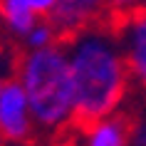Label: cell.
<instances>
[{"mask_svg":"<svg viewBox=\"0 0 146 146\" xmlns=\"http://www.w3.org/2000/svg\"><path fill=\"white\" fill-rule=\"evenodd\" d=\"M82 146H131V114L114 111L77 129Z\"/></svg>","mask_w":146,"mask_h":146,"instance_id":"5","label":"cell"},{"mask_svg":"<svg viewBox=\"0 0 146 146\" xmlns=\"http://www.w3.org/2000/svg\"><path fill=\"white\" fill-rule=\"evenodd\" d=\"M37 131L30 99L20 79L5 77L0 84V144L3 146H35Z\"/></svg>","mask_w":146,"mask_h":146,"instance_id":"3","label":"cell"},{"mask_svg":"<svg viewBox=\"0 0 146 146\" xmlns=\"http://www.w3.org/2000/svg\"><path fill=\"white\" fill-rule=\"evenodd\" d=\"M102 17H107L104 0H57V8L52 13V25L57 27L62 40L69 35L79 32L82 27L97 23Z\"/></svg>","mask_w":146,"mask_h":146,"instance_id":"6","label":"cell"},{"mask_svg":"<svg viewBox=\"0 0 146 146\" xmlns=\"http://www.w3.org/2000/svg\"><path fill=\"white\" fill-rule=\"evenodd\" d=\"M0 45H3V32H0Z\"/></svg>","mask_w":146,"mask_h":146,"instance_id":"12","label":"cell"},{"mask_svg":"<svg viewBox=\"0 0 146 146\" xmlns=\"http://www.w3.org/2000/svg\"><path fill=\"white\" fill-rule=\"evenodd\" d=\"M40 17L32 13L23 0H0V32L3 37L23 42V37L32 30Z\"/></svg>","mask_w":146,"mask_h":146,"instance_id":"7","label":"cell"},{"mask_svg":"<svg viewBox=\"0 0 146 146\" xmlns=\"http://www.w3.org/2000/svg\"><path fill=\"white\" fill-rule=\"evenodd\" d=\"M0 146H3V144H0Z\"/></svg>","mask_w":146,"mask_h":146,"instance_id":"15","label":"cell"},{"mask_svg":"<svg viewBox=\"0 0 146 146\" xmlns=\"http://www.w3.org/2000/svg\"><path fill=\"white\" fill-rule=\"evenodd\" d=\"M3 79H5V77H0V84H3Z\"/></svg>","mask_w":146,"mask_h":146,"instance_id":"13","label":"cell"},{"mask_svg":"<svg viewBox=\"0 0 146 146\" xmlns=\"http://www.w3.org/2000/svg\"><path fill=\"white\" fill-rule=\"evenodd\" d=\"M104 8H107V20H111V17L124 15L131 8H136V0H104Z\"/></svg>","mask_w":146,"mask_h":146,"instance_id":"9","label":"cell"},{"mask_svg":"<svg viewBox=\"0 0 146 146\" xmlns=\"http://www.w3.org/2000/svg\"><path fill=\"white\" fill-rule=\"evenodd\" d=\"M131 146H146V119L131 116Z\"/></svg>","mask_w":146,"mask_h":146,"instance_id":"11","label":"cell"},{"mask_svg":"<svg viewBox=\"0 0 146 146\" xmlns=\"http://www.w3.org/2000/svg\"><path fill=\"white\" fill-rule=\"evenodd\" d=\"M144 3H146V0H144Z\"/></svg>","mask_w":146,"mask_h":146,"instance_id":"14","label":"cell"},{"mask_svg":"<svg viewBox=\"0 0 146 146\" xmlns=\"http://www.w3.org/2000/svg\"><path fill=\"white\" fill-rule=\"evenodd\" d=\"M30 99L35 119V146H69L74 141V82L64 40L40 50H20L15 72Z\"/></svg>","mask_w":146,"mask_h":146,"instance_id":"2","label":"cell"},{"mask_svg":"<svg viewBox=\"0 0 146 146\" xmlns=\"http://www.w3.org/2000/svg\"><path fill=\"white\" fill-rule=\"evenodd\" d=\"M60 40L62 37H60V32H57V27L52 25V20L50 17H40L37 23L32 25V30L23 37L20 47L23 50H40V47H50L54 42H60Z\"/></svg>","mask_w":146,"mask_h":146,"instance_id":"8","label":"cell"},{"mask_svg":"<svg viewBox=\"0 0 146 146\" xmlns=\"http://www.w3.org/2000/svg\"><path fill=\"white\" fill-rule=\"evenodd\" d=\"M64 50L74 82L77 129L124 109L134 84L114 25L102 17L69 35L64 40Z\"/></svg>","mask_w":146,"mask_h":146,"instance_id":"1","label":"cell"},{"mask_svg":"<svg viewBox=\"0 0 146 146\" xmlns=\"http://www.w3.org/2000/svg\"><path fill=\"white\" fill-rule=\"evenodd\" d=\"M119 45H121L124 60L131 74V84L146 92V5L131 8L124 15L111 17Z\"/></svg>","mask_w":146,"mask_h":146,"instance_id":"4","label":"cell"},{"mask_svg":"<svg viewBox=\"0 0 146 146\" xmlns=\"http://www.w3.org/2000/svg\"><path fill=\"white\" fill-rule=\"evenodd\" d=\"M25 5L35 13L37 17H52L54 8H57V0H23Z\"/></svg>","mask_w":146,"mask_h":146,"instance_id":"10","label":"cell"}]
</instances>
